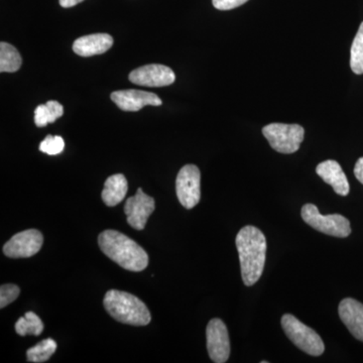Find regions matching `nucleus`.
<instances>
[{
  "mask_svg": "<svg viewBox=\"0 0 363 363\" xmlns=\"http://www.w3.org/2000/svg\"><path fill=\"white\" fill-rule=\"evenodd\" d=\"M236 247L240 255L241 277L245 286H252L259 281L266 262L267 240L257 227L241 228L236 236Z\"/></svg>",
  "mask_w": 363,
  "mask_h": 363,
  "instance_id": "obj_1",
  "label": "nucleus"
},
{
  "mask_svg": "<svg viewBox=\"0 0 363 363\" xmlns=\"http://www.w3.org/2000/svg\"><path fill=\"white\" fill-rule=\"evenodd\" d=\"M100 250L123 269L142 272L149 264V255L135 240L116 230H105L98 238Z\"/></svg>",
  "mask_w": 363,
  "mask_h": 363,
  "instance_id": "obj_2",
  "label": "nucleus"
},
{
  "mask_svg": "<svg viewBox=\"0 0 363 363\" xmlns=\"http://www.w3.org/2000/svg\"><path fill=\"white\" fill-rule=\"evenodd\" d=\"M105 310L121 323L145 326L150 323V310L142 300L130 293L111 290L105 295Z\"/></svg>",
  "mask_w": 363,
  "mask_h": 363,
  "instance_id": "obj_3",
  "label": "nucleus"
},
{
  "mask_svg": "<svg viewBox=\"0 0 363 363\" xmlns=\"http://www.w3.org/2000/svg\"><path fill=\"white\" fill-rule=\"evenodd\" d=\"M281 322L286 335L298 348L312 357L323 354L324 342L316 331L291 314L284 315Z\"/></svg>",
  "mask_w": 363,
  "mask_h": 363,
  "instance_id": "obj_4",
  "label": "nucleus"
},
{
  "mask_svg": "<svg viewBox=\"0 0 363 363\" xmlns=\"http://www.w3.org/2000/svg\"><path fill=\"white\" fill-rule=\"evenodd\" d=\"M262 135L274 150L281 154H294L304 140L305 130L298 124L271 123L262 128Z\"/></svg>",
  "mask_w": 363,
  "mask_h": 363,
  "instance_id": "obj_5",
  "label": "nucleus"
},
{
  "mask_svg": "<svg viewBox=\"0 0 363 363\" xmlns=\"http://www.w3.org/2000/svg\"><path fill=\"white\" fill-rule=\"evenodd\" d=\"M303 220L320 233L334 238H347L351 233L350 222L340 214L322 215L314 204H306L301 211Z\"/></svg>",
  "mask_w": 363,
  "mask_h": 363,
  "instance_id": "obj_6",
  "label": "nucleus"
},
{
  "mask_svg": "<svg viewBox=\"0 0 363 363\" xmlns=\"http://www.w3.org/2000/svg\"><path fill=\"white\" fill-rule=\"evenodd\" d=\"M201 174L195 164H186L179 172L176 180V192L182 206L192 209L201 198L200 191Z\"/></svg>",
  "mask_w": 363,
  "mask_h": 363,
  "instance_id": "obj_7",
  "label": "nucleus"
},
{
  "mask_svg": "<svg viewBox=\"0 0 363 363\" xmlns=\"http://www.w3.org/2000/svg\"><path fill=\"white\" fill-rule=\"evenodd\" d=\"M44 242V236L37 229H28L13 235L4 247V252L11 259H25L37 255Z\"/></svg>",
  "mask_w": 363,
  "mask_h": 363,
  "instance_id": "obj_8",
  "label": "nucleus"
},
{
  "mask_svg": "<svg viewBox=\"0 0 363 363\" xmlns=\"http://www.w3.org/2000/svg\"><path fill=\"white\" fill-rule=\"evenodd\" d=\"M207 350L212 362L224 363L230 355V340L226 325L218 318L212 319L207 325Z\"/></svg>",
  "mask_w": 363,
  "mask_h": 363,
  "instance_id": "obj_9",
  "label": "nucleus"
},
{
  "mask_svg": "<svg viewBox=\"0 0 363 363\" xmlns=\"http://www.w3.org/2000/svg\"><path fill=\"white\" fill-rule=\"evenodd\" d=\"M155 208L156 203L154 198L145 194L142 188H138L136 194L128 198L124 206L128 224L136 230H143Z\"/></svg>",
  "mask_w": 363,
  "mask_h": 363,
  "instance_id": "obj_10",
  "label": "nucleus"
},
{
  "mask_svg": "<svg viewBox=\"0 0 363 363\" xmlns=\"http://www.w3.org/2000/svg\"><path fill=\"white\" fill-rule=\"evenodd\" d=\"M128 78L133 84L145 87H164L175 82L176 75L169 67L150 64L135 69Z\"/></svg>",
  "mask_w": 363,
  "mask_h": 363,
  "instance_id": "obj_11",
  "label": "nucleus"
},
{
  "mask_svg": "<svg viewBox=\"0 0 363 363\" xmlns=\"http://www.w3.org/2000/svg\"><path fill=\"white\" fill-rule=\"evenodd\" d=\"M112 101L123 111H138L147 105L160 106L161 98L155 93L142 90H121L111 93Z\"/></svg>",
  "mask_w": 363,
  "mask_h": 363,
  "instance_id": "obj_12",
  "label": "nucleus"
},
{
  "mask_svg": "<svg viewBox=\"0 0 363 363\" xmlns=\"http://www.w3.org/2000/svg\"><path fill=\"white\" fill-rule=\"evenodd\" d=\"M338 311L350 333L363 342V304L354 298H346L339 304Z\"/></svg>",
  "mask_w": 363,
  "mask_h": 363,
  "instance_id": "obj_13",
  "label": "nucleus"
},
{
  "mask_svg": "<svg viewBox=\"0 0 363 363\" xmlns=\"http://www.w3.org/2000/svg\"><path fill=\"white\" fill-rule=\"evenodd\" d=\"M316 173L325 183L329 184L333 188L336 194L340 196L350 194V183L337 162L333 161V160H327V161L320 162L317 166Z\"/></svg>",
  "mask_w": 363,
  "mask_h": 363,
  "instance_id": "obj_14",
  "label": "nucleus"
},
{
  "mask_svg": "<svg viewBox=\"0 0 363 363\" xmlns=\"http://www.w3.org/2000/svg\"><path fill=\"white\" fill-rule=\"evenodd\" d=\"M113 45V39L108 33H93L79 38L73 44V51L81 57H91L104 54Z\"/></svg>",
  "mask_w": 363,
  "mask_h": 363,
  "instance_id": "obj_15",
  "label": "nucleus"
},
{
  "mask_svg": "<svg viewBox=\"0 0 363 363\" xmlns=\"http://www.w3.org/2000/svg\"><path fill=\"white\" fill-rule=\"evenodd\" d=\"M128 189V180L123 174L109 177L105 181L104 191H102V200L105 205L109 207L116 206L125 198Z\"/></svg>",
  "mask_w": 363,
  "mask_h": 363,
  "instance_id": "obj_16",
  "label": "nucleus"
},
{
  "mask_svg": "<svg viewBox=\"0 0 363 363\" xmlns=\"http://www.w3.org/2000/svg\"><path fill=\"white\" fill-rule=\"evenodd\" d=\"M64 114L63 105L58 101H48L45 104H40L35 111V125L44 128L48 123H52Z\"/></svg>",
  "mask_w": 363,
  "mask_h": 363,
  "instance_id": "obj_17",
  "label": "nucleus"
},
{
  "mask_svg": "<svg viewBox=\"0 0 363 363\" xmlns=\"http://www.w3.org/2000/svg\"><path fill=\"white\" fill-rule=\"evenodd\" d=\"M21 57L13 45L2 42L0 44V72L1 73H14L20 70Z\"/></svg>",
  "mask_w": 363,
  "mask_h": 363,
  "instance_id": "obj_18",
  "label": "nucleus"
},
{
  "mask_svg": "<svg viewBox=\"0 0 363 363\" xmlns=\"http://www.w3.org/2000/svg\"><path fill=\"white\" fill-rule=\"evenodd\" d=\"M16 331L18 335L26 336L28 334L39 336L44 331V323L37 314L33 312L26 313L16 323Z\"/></svg>",
  "mask_w": 363,
  "mask_h": 363,
  "instance_id": "obj_19",
  "label": "nucleus"
},
{
  "mask_svg": "<svg viewBox=\"0 0 363 363\" xmlns=\"http://www.w3.org/2000/svg\"><path fill=\"white\" fill-rule=\"evenodd\" d=\"M56 350V341L48 338L40 341L37 345L26 351V357H28V362H45L51 358Z\"/></svg>",
  "mask_w": 363,
  "mask_h": 363,
  "instance_id": "obj_20",
  "label": "nucleus"
},
{
  "mask_svg": "<svg viewBox=\"0 0 363 363\" xmlns=\"http://www.w3.org/2000/svg\"><path fill=\"white\" fill-rule=\"evenodd\" d=\"M350 54L351 70L357 75H362L363 74V21L353 40Z\"/></svg>",
  "mask_w": 363,
  "mask_h": 363,
  "instance_id": "obj_21",
  "label": "nucleus"
},
{
  "mask_svg": "<svg viewBox=\"0 0 363 363\" xmlns=\"http://www.w3.org/2000/svg\"><path fill=\"white\" fill-rule=\"evenodd\" d=\"M64 149H65V142L63 138L59 135H48L40 145V152L49 156L61 154Z\"/></svg>",
  "mask_w": 363,
  "mask_h": 363,
  "instance_id": "obj_22",
  "label": "nucleus"
},
{
  "mask_svg": "<svg viewBox=\"0 0 363 363\" xmlns=\"http://www.w3.org/2000/svg\"><path fill=\"white\" fill-rule=\"evenodd\" d=\"M21 290L16 285L6 284L0 288V308L4 309L7 305L13 303L20 296Z\"/></svg>",
  "mask_w": 363,
  "mask_h": 363,
  "instance_id": "obj_23",
  "label": "nucleus"
},
{
  "mask_svg": "<svg viewBox=\"0 0 363 363\" xmlns=\"http://www.w3.org/2000/svg\"><path fill=\"white\" fill-rule=\"evenodd\" d=\"M248 0H212V4L218 11H230L242 6Z\"/></svg>",
  "mask_w": 363,
  "mask_h": 363,
  "instance_id": "obj_24",
  "label": "nucleus"
},
{
  "mask_svg": "<svg viewBox=\"0 0 363 363\" xmlns=\"http://www.w3.org/2000/svg\"><path fill=\"white\" fill-rule=\"evenodd\" d=\"M354 175L363 185V157L358 159L357 164H355Z\"/></svg>",
  "mask_w": 363,
  "mask_h": 363,
  "instance_id": "obj_25",
  "label": "nucleus"
},
{
  "mask_svg": "<svg viewBox=\"0 0 363 363\" xmlns=\"http://www.w3.org/2000/svg\"><path fill=\"white\" fill-rule=\"evenodd\" d=\"M59 1L60 6L64 7V9H70V7L77 6V4L82 2L83 0H59Z\"/></svg>",
  "mask_w": 363,
  "mask_h": 363,
  "instance_id": "obj_26",
  "label": "nucleus"
}]
</instances>
